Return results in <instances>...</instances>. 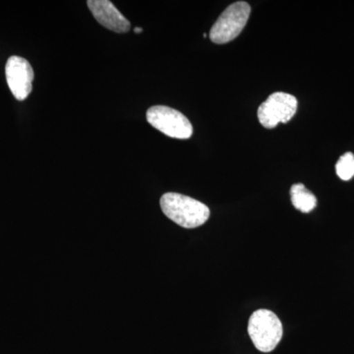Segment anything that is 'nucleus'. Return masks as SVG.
Wrapping results in <instances>:
<instances>
[{
    "label": "nucleus",
    "mask_w": 354,
    "mask_h": 354,
    "mask_svg": "<svg viewBox=\"0 0 354 354\" xmlns=\"http://www.w3.org/2000/svg\"><path fill=\"white\" fill-rule=\"evenodd\" d=\"M291 203L293 207L302 213H310L317 206V198L311 191L307 189L302 183L292 185L290 189Z\"/></svg>",
    "instance_id": "6e6552de"
},
{
    "label": "nucleus",
    "mask_w": 354,
    "mask_h": 354,
    "mask_svg": "<svg viewBox=\"0 0 354 354\" xmlns=\"http://www.w3.org/2000/svg\"><path fill=\"white\" fill-rule=\"evenodd\" d=\"M134 32H137V34H140V32H143V29H142V28L136 27L134 28Z\"/></svg>",
    "instance_id": "9d476101"
},
{
    "label": "nucleus",
    "mask_w": 354,
    "mask_h": 354,
    "mask_svg": "<svg viewBox=\"0 0 354 354\" xmlns=\"http://www.w3.org/2000/svg\"><path fill=\"white\" fill-rule=\"evenodd\" d=\"M160 203L162 213L183 227H201L209 216L208 206L179 193H165Z\"/></svg>",
    "instance_id": "f257e3e1"
},
{
    "label": "nucleus",
    "mask_w": 354,
    "mask_h": 354,
    "mask_svg": "<svg viewBox=\"0 0 354 354\" xmlns=\"http://www.w3.org/2000/svg\"><path fill=\"white\" fill-rule=\"evenodd\" d=\"M251 7L247 2L237 1L227 7L209 31L213 43L221 44L239 37L250 16Z\"/></svg>",
    "instance_id": "7ed1b4c3"
},
{
    "label": "nucleus",
    "mask_w": 354,
    "mask_h": 354,
    "mask_svg": "<svg viewBox=\"0 0 354 354\" xmlns=\"http://www.w3.org/2000/svg\"><path fill=\"white\" fill-rule=\"evenodd\" d=\"M87 4L95 20L106 29L120 34L129 32L131 29L129 21L109 0H88Z\"/></svg>",
    "instance_id": "0eeeda50"
},
{
    "label": "nucleus",
    "mask_w": 354,
    "mask_h": 354,
    "mask_svg": "<svg viewBox=\"0 0 354 354\" xmlns=\"http://www.w3.org/2000/svg\"><path fill=\"white\" fill-rule=\"evenodd\" d=\"M337 176L342 180H351L354 176V155L348 152L342 155L335 165Z\"/></svg>",
    "instance_id": "1a4fd4ad"
},
{
    "label": "nucleus",
    "mask_w": 354,
    "mask_h": 354,
    "mask_svg": "<svg viewBox=\"0 0 354 354\" xmlns=\"http://www.w3.org/2000/svg\"><path fill=\"white\" fill-rule=\"evenodd\" d=\"M248 334L258 351L271 353L283 337V324L274 312L257 310L249 318Z\"/></svg>",
    "instance_id": "f03ea898"
},
{
    "label": "nucleus",
    "mask_w": 354,
    "mask_h": 354,
    "mask_svg": "<svg viewBox=\"0 0 354 354\" xmlns=\"http://www.w3.org/2000/svg\"><path fill=\"white\" fill-rule=\"evenodd\" d=\"M297 97L283 92L274 93L258 109V120L268 129L274 128L279 123H286L297 111Z\"/></svg>",
    "instance_id": "39448f33"
},
{
    "label": "nucleus",
    "mask_w": 354,
    "mask_h": 354,
    "mask_svg": "<svg viewBox=\"0 0 354 354\" xmlns=\"http://www.w3.org/2000/svg\"><path fill=\"white\" fill-rule=\"evenodd\" d=\"M148 122L167 136L176 139H189L192 124L180 111L165 106H153L147 111Z\"/></svg>",
    "instance_id": "20e7f679"
},
{
    "label": "nucleus",
    "mask_w": 354,
    "mask_h": 354,
    "mask_svg": "<svg viewBox=\"0 0 354 354\" xmlns=\"http://www.w3.org/2000/svg\"><path fill=\"white\" fill-rule=\"evenodd\" d=\"M7 84L15 99L24 101L32 92L34 71L31 64L25 58L9 57L6 67Z\"/></svg>",
    "instance_id": "423d86ee"
}]
</instances>
